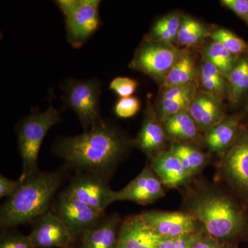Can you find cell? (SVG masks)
I'll return each mask as SVG.
<instances>
[{"label": "cell", "mask_w": 248, "mask_h": 248, "mask_svg": "<svg viewBox=\"0 0 248 248\" xmlns=\"http://www.w3.org/2000/svg\"><path fill=\"white\" fill-rule=\"evenodd\" d=\"M169 149L177 156L191 178L197 177L210 163L211 155L200 147L188 143H172Z\"/></svg>", "instance_id": "21"}, {"label": "cell", "mask_w": 248, "mask_h": 248, "mask_svg": "<svg viewBox=\"0 0 248 248\" xmlns=\"http://www.w3.org/2000/svg\"><path fill=\"white\" fill-rule=\"evenodd\" d=\"M228 80L229 97L232 102L237 103L248 91V58L236 62Z\"/></svg>", "instance_id": "25"}, {"label": "cell", "mask_w": 248, "mask_h": 248, "mask_svg": "<svg viewBox=\"0 0 248 248\" xmlns=\"http://www.w3.org/2000/svg\"><path fill=\"white\" fill-rule=\"evenodd\" d=\"M60 122V112L50 104L44 112L31 114L18 124V147L23 164L19 179L39 171L37 160L41 146L50 129Z\"/></svg>", "instance_id": "4"}, {"label": "cell", "mask_w": 248, "mask_h": 248, "mask_svg": "<svg viewBox=\"0 0 248 248\" xmlns=\"http://www.w3.org/2000/svg\"><path fill=\"white\" fill-rule=\"evenodd\" d=\"M192 248H238V245L221 242L204 231L197 234Z\"/></svg>", "instance_id": "31"}, {"label": "cell", "mask_w": 248, "mask_h": 248, "mask_svg": "<svg viewBox=\"0 0 248 248\" xmlns=\"http://www.w3.org/2000/svg\"><path fill=\"white\" fill-rule=\"evenodd\" d=\"M52 213L68 228L73 238L95 226L104 213L86 205L63 191L53 204Z\"/></svg>", "instance_id": "9"}, {"label": "cell", "mask_w": 248, "mask_h": 248, "mask_svg": "<svg viewBox=\"0 0 248 248\" xmlns=\"http://www.w3.org/2000/svg\"><path fill=\"white\" fill-rule=\"evenodd\" d=\"M74 248L69 247V246H68V247H66V248Z\"/></svg>", "instance_id": "36"}, {"label": "cell", "mask_w": 248, "mask_h": 248, "mask_svg": "<svg viewBox=\"0 0 248 248\" xmlns=\"http://www.w3.org/2000/svg\"><path fill=\"white\" fill-rule=\"evenodd\" d=\"M29 236L34 248H66L74 238L68 228L52 212L37 218Z\"/></svg>", "instance_id": "13"}, {"label": "cell", "mask_w": 248, "mask_h": 248, "mask_svg": "<svg viewBox=\"0 0 248 248\" xmlns=\"http://www.w3.org/2000/svg\"><path fill=\"white\" fill-rule=\"evenodd\" d=\"M244 113L227 116L219 124L210 128L203 135V143L210 153L223 156L233 144L239 133Z\"/></svg>", "instance_id": "17"}, {"label": "cell", "mask_w": 248, "mask_h": 248, "mask_svg": "<svg viewBox=\"0 0 248 248\" xmlns=\"http://www.w3.org/2000/svg\"><path fill=\"white\" fill-rule=\"evenodd\" d=\"M63 170L37 171L19 179L16 190L0 209V226L11 228L34 222L49 211L64 178Z\"/></svg>", "instance_id": "3"}, {"label": "cell", "mask_w": 248, "mask_h": 248, "mask_svg": "<svg viewBox=\"0 0 248 248\" xmlns=\"http://www.w3.org/2000/svg\"><path fill=\"white\" fill-rule=\"evenodd\" d=\"M0 248H34L29 235L7 234L1 239Z\"/></svg>", "instance_id": "32"}, {"label": "cell", "mask_w": 248, "mask_h": 248, "mask_svg": "<svg viewBox=\"0 0 248 248\" xmlns=\"http://www.w3.org/2000/svg\"><path fill=\"white\" fill-rule=\"evenodd\" d=\"M235 14L247 22L248 19V0H223L221 1Z\"/></svg>", "instance_id": "34"}, {"label": "cell", "mask_w": 248, "mask_h": 248, "mask_svg": "<svg viewBox=\"0 0 248 248\" xmlns=\"http://www.w3.org/2000/svg\"><path fill=\"white\" fill-rule=\"evenodd\" d=\"M216 177L248 208V125H241L237 138L217 164Z\"/></svg>", "instance_id": "5"}, {"label": "cell", "mask_w": 248, "mask_h": 248, "mask_svg": "<svg viewBox=\"0 0 248 248\" xmlns=\"http://www.w3.org/2000/svg\"><path fill=\"white\" fill-rule=\"evenodd\" d=\"M168 141L162 124L151 105V101L148 100L141 128L133 141L134 146L152 161L169 149L167 148Z\"/></svg>", "instance_id": "14"}, {"label": "cell", "mask_w": 248, "mask_h": 248, "mask_svg": "<svg viewBox=\"0 0 248 248\" xmlns=\"http://www.w3.org/2000/svg\"><path fill=\"white\" fill-rule=\"evenodd\" d=\"M140 215L146 224L151 227L161 239H175L192 236L205 231L197 218L184 210H151Z\"/></svg>", "instance_id": "10"}, {"label": "cell", "mask_w": 248, "mask_h": 248, "mask_svg": "<svg viewBox=\"0 0 248 248\" xmlns=\"http://www.w3.org/2000/svg\"><path fill=\"white\" fill-rule=\"evenodd\" d=\"M188 111L201 133L203 134L227 117L221 101L205 91L196 94Z\"/></svg>", "instance_id": "16"}, {"label": "cell", "mask_w": 248, "mask_h": 248, "mask_svg": "<svg viewBox=\"0 0 248 248\" xmlns=\"http://www.w3.org/2000/svg\"><path fill=\"white\" fill-rule=\"evenodd\" d=\"M117 127L103 122L76 136L59 140L53 152L67 166L108 180L131 145Z\"/></svg>", "instance_id": "2"}, {"label": "cell", "mask_w": 248, "mask_h": 248, "mask_svg": "<svg viewBox=\"0 0 248 248\" xmlns=\"http://www.w3.org/2000/svg\"><path fill=\"white\" fill-rule=\"evenodd\" d=\"M183 210L200 222L214 239L248 242V208L224 187L194 178L181 187Z\"/></svg>", "instance_id": "1"}, {"label": "cell", "mask_w": 248, "mask_h": 248, "mask_svg": "<svg viewBox=\"0 0 248 248\" xmlns=\"http://www.w3.org/2000/svg\"><path fill=\"white\" fill-rule=\"evenodd\" d=\"M197 234L175 239H161L156 248H192Z\"/></svg>", "instance_id": "33"}, {"label": "cell", "mask_w": 248, "mask_h": 248, "mask_svg": "<svg viewBox=\"0 0 248 248\" xmlns=\"http://www.w3.org/2000/svg\"><path fill=\"white\" fill-rule=\"evenodd\" d=\"M62 89L65 104L76 112L85 131L103 122L99 108L102 84L99 80L68 79Z\"/></svg>", "instance_id": "7"}, {"label": "cell", "mask_w": 248, "mask_h": 248, "mask_svg": "<svg viewBox=\"0 0 248 248\" xmlns=\"http://www.w3.org/2000/svg\"><path fill=\"white\" fill-rule=\"evenodd\" d=\"M138 87L136 79L126 77H117L111 81L109 89L120 98H124L133 95Z\"/></svg>", "instance_id": "30"}, {"label": "cell", "mask_w": 248, "mask_h": 248, "mask_svg": "<svg viewBox=\"0 0 248 248\" xmlns=\"http://www.w3.org/2000/svg\"><path fill=\"white\" fill-rule=\"evenodd\" d=\"M195 76V59L191 53L184 50L182 56L168 73L161 86L163 89L184 86L193 82Z\"/></svg>", "instance_id": "22"}, {"label": "cell", "mask_w": 248, "mask_h": 248, "mask_svg": "<svg viewBox=\"0 0 248 248\" xmlns=\"http://www.w3.org/2000/svg\"><path fill=\"white\" fill-rule=\"evenodd\" d=\"M212 40L221 44L235 58H239L248 50V45L243 39L240 38L231 31L218 29L210 32Z\"/></svg>", "instance_id": "28"}, {"label": "cell", "mask_w": 248, "mask_h": 248, "mask_svg": "<svg viewBox=\"0 0 248 248\" xmlns=\"http://www.w3.org/2000/svg\"><path fill=\"white\" fill-rule=\"evenodd\" d=\"M165 195L166 187L151 165L147 164L138 177L122 190L115 191V202L129 201L140 205H149Z\"/></svg>", "instance_id": "12"}, {"label": "cell", "mask_w": 248, "mask_h": 248, "mask_svg": "<svg viewBox=\"0 0 248 248\" xmlns=\"http://www.w3.org/2000/svg\"><path fill=\"white\" fill-rule=\"evenodd\" d=\"M18 182L11 180L2 174L0 176V197H9L17 187Z\"/></svg>", "instance_id": "35"}, {"label": "cell", "mask_w": 248, "mask_h": 248, "mask_svg": "<svg viewBox=\"0 0 248 248\" xmlns=\"http://www.w3.org/2000/svg\"><path fill=\"white\" fill-rule=\"evenodd\" d=\"M246 22L248 23V20H247V22Z\"/></svg>", "instance_id": "37"}, {"label": "cell", "mask_w": 248, "mask_h": 248, "mask_svg": "<svg viewBox=\"0 0 248 248\" xmlns=\"http://www.w3.org/2000/svg\"><path fill=\"white\" fill-rule=\"evenodd\" d=\"M200 82L205 92L213 94L221 101L228 91L226 78L213 63L205 61L201 68Z\"/></svg>", "instance_id": "24"}, {"label": "cell", "mask_w": 248, "mask_h": 248, "mask_svg": "<svg viewBox=\"0 0 248 248\" xmlns=\"http://www.w3.org/2000/svg\"><path fill=\"white\" fill-rule=\"evenodd\" d=\"M150 165L168 188H181L192 179L177 156L170 149L152 160Z\"/></svg>", "instance_id": "19"}, {"label": "cell", "mask_w": 248, "mask_h": 248, "mask_svg": "<svg viewBox=\"0 0 248 248\" xmlns=\"http://www.w3.org/2000/svg\"><path fill=\"white\" fill-rule=\"evenodd\" d=\"M141 108V102L135 96L120 98L114 106V113L121 119H128L138 113Z\"/></svg>", "instance_id": "29"}, {"label": "cell", "mask_w": 248, "mask_h": 248, "mask_svg": "<svg viewBox=\"0 0 248 248\" xmlns=\"http://www.w3.org/2000/svg\"><path fill=\"white\" fill-rule=\"evenodd\" d=\"M184 51L172 44L144 39L137 49L130 67L162 84L168 73Z\"/></svg>", "instance_id": "8"}, {"label": "cell", "mask_w": 248, "mask_h": 248, "mask_svg": "<svg viewBox=\"0 0 248 248\" xmlns=\"http://www.w3.org/2000/svg\"><path fill=\"white\" fill-rule=\"evenodd\" d=\"M182 20L179 14L166 15L153 24L145 39L153 42L172 44L173 41L177 40Z\"/></svg>", "instance_id": "23"}, {"label": "cell", "mask_w": 248, "mask_h": 248, "mask_svg": "<svg viewBox=\"0 0 248 248\" xmlns=\"http://www.w3.org/2000/svg\"><path fill=\"white\" fill-rule=\"evenodd\" d=\"M55 4L63 14L66 39L75 48H79L102 26L99 0H58Z\"/></svg>", "instance_id": "6"}, {"label": "cell", "mask_w": 248, "mask_h": 248, "mask_svg": "<svg viewBox=\"0 0 248 248\" xmlns=\"http://www.w3.org/2000/svg\"><path fill=\"white\" fill-rule=\"evenodd\" d=\"M64 191L102 213L109 205L115 203V191L111 190L107 179L92 173L79 172Z\"/></svg>", "instance_id": "11"}, {"label": "cell", "mask_w": 248, "mask_h": 248, "mask_svg": "<svg viewBox=\"0 0 248 248\" xmlns=\"http://www.w3.org/2000/svg\"><path fill=\"white\" fill-rule=\"evenodd\" d=\"M169 141L172 143H188L200 147L203 135L188 110L183 111L161 122Z\"/></svg>", "instance_id": "18"}, {"label": "cell", "mask_w": 248, "mask_h": 248, "mask_svg": "<svg viewBox=\"0 0 248 248\" xmlns=\"http://www.w3.org/2000/svg\"><path fill=\"white\" fill-rule=\"evenodd\" d=\"M161 239L141 215H132L121 223L117 248H156Z\"/></svg>", "instance_id": "15"}, {"label": "cell", "mask_w": 248, "mask_h": 248, "mask_svg": "<svg viewBox=\"0 0 248 248\" xmlns=\"http://www.w3.org/2000/svg\"><path fill=\"white\" fill-rule=\"evenodd\" d=\"M121 223L117 214L103 217L97 224L81 235L80 248H117Z\"/></svg>", "instance_id": "20"}, {"label": "cell", "mask_w": 248, "mask_h": 248, "mask_svg": "<svg viewBox=\"0 0 248 248\" xmlns=\"http://www.w3.org/2000/svg\"><path fill=\"white\" fill-rule=\"evenodd\" d=\"M203 55L205 61L213 63L228 79L236 64L234 58L224 47L218 42L213 41L204 49Z\"/></svg>", "instance_id": "26"}, {"label": "cell", "mask_w": 248, "mask_h": 248, "mask_svg": "<svg viewBox=\"0 0 248 248\" xmlns=\"http://www.w3.org/2000/svg\"><path fill=\"white\" fill-rule=\"evenodd\" d=\"M208 29L197 19L186 16L182 18V24L177 35V42L184 46H193L210 36Z\"/></svg>", "instance_id": "27"}]
</instances>
